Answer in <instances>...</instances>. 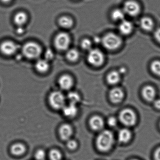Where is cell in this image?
<instances>
[{
    "label": "cell",
    "mask_w": 160,
    "mask_h": 160,
    "mask_svg": "<svg viewBox=\"0 0 160 160\" xmlns=\"http://www.w3.org/2000/svg\"><path fill=\"white\" fill-rule=\"evenodd\" d=\"M150 68L155 75L160 77V61L157 60L152 62Z\"/></svg>",
    "instance_id": "cell-27"
},
{
    "label": "cell",
    "mask_w": 160,
    "mask_h": 160,
    "mask_svg": "<svg viewBox=\"0 0 160 160\" xmlns=\"http://www.w3.org/2000/svg\"><path fill=\"white\" fill-rule=\"evenodd\" d=\"M13 0H0V2L5 5H8L11 3Z\"/></svg>",
    "instance_id": "cell-38"
},
{
    "label": "cell",
    "mask_w": 160,
    "mask_h": 160,
    "mask_svg": "<svg viewBox=\"0 0 160 160\" xmlns=\"http://www.w3.org/2000/svg\"><path fill=\"white\" fill-rule=\"evenodd\" d=\"M119 119L123 125L132 127L136 123L137 117L134 111L130 109H125L119 113Z\"/></svg>",
    "instance_id": "cell-6"
},
{
    "label": "cell",
    "mask_w": 160,
    "mask_h": 160,
    "mask_svg": "<svg viewBox=\"0 0 160 160\" xmlns=\"http://www.w3.org/2000/svg\"><path fill=\"white\" fill-rule=\"evenodd\" d=\"M154 106L156 107L157 109L160 110V99L156 100L154 102Z\"/></svg>",
    "instance_id": "cell-37"
},
{
    "label": "cell",
    "mask_w": 160,
    "mask_h": 160,
    "mask_svg": "<svg viewBox=\"0 0 160 160\" xmlns=\"http://www.w3.org/2000/svg\"><path fill=\"white\" fill-rule=\"evenodd\" d=\"M59 84L62 89L64 90H69L73 87L74 80L69 75H63L59 78Z\"/></svg>",
    "instance_id": "cell-11"
},
{
    "label": "cell",
    "mask_w": 160,
    "mask_h": 160,
    "mask_svg": "<svg viewBox=\"0 0 160 160\" xmlns=\"http://www.w3.org/2000/svg\"><path fill=\"white\" fill-rule=\"evenodd\" d=\"M62 155L59 150L52 149L50 152L49 158L50 160H61Z\"/></svg>",
    "instance_id": "cell-28"
},
{
    "label": "cell",
    "mask_w": 160,
    "mask_h": 160,
    "mask_svg": "<svg viewBox=\"0 0 160 160\" xmlns=\"http://www.w3.org/2000/svg\"><path fill=\"white\" fill-rule=\"evenodd\" d=\"M118 71H113L109 73L107 77L108 83L111 85H115L118 83L121 79V76Z\"/></svg>",
    "instance_id": "cell-21"
},
{
    "label": "cell",
    "mask_w": 160,
    "mask_h": 160,
    "mask_svg": "<svg viewBox=\"0 0 160 160\" xmlns=\"http://www.w3.org/2000/svg\"><path fill=\"white\" fill-rule=\"evenodd\" d=\"M16 32H17V33L20 34H22L24 32V29H23L22 26H18Z\"/></svg>",
    "instance_id": "cell-36"
},
{
    "label": "cell",
    "mask_w": 160,
    "mask_h": 160,
    "mask_svg": "<svg viewBox=\"0 0 160 160\" xmlns=\"http://www.w3.org/2000/svg\"><path fill=\"white\" fill-rule=\"evenodd\" d=\"M92 43L88 39H84L81 42V47L84 50L89 51L92 49Z\"/></svg>",
    "instance_id": "cell-29"
},
{
    "label": "cell",
    "mask_w": 160,
    "mask_h": 160,
    "mask_svg": "<svg viewBox=\"0 0 160 160\" xmlns=\"http://www.w3.org/2000/svg\"><path fill=\"white\" fill-rule=\"evenodd\" d=\"M118 72L120 73V75L121 74H125L126 72V69L125 68L122 67L119 69Z\"/></svg>",
    "instance_id": "cell-40"
},
{
    "label": "cell",
    "mask_w": 160,
    "mask_h": 160,
    "mask_svg": "<svg viewBox=\"0 0 160 160\" xmlns=\"http://www.w3.org/2000/svg\"><path fill=\"white\" fill-rule=\"evenodd\" d=\"M125 94L124 91L119 88H115L110 91L109 94L110 100L114 103L121 102L124 99Z\"/></svg>",
    "instance_id": "cell-10"
},
{
    "label": "cell",
    "mask_w": 160,
    "mask_h": 160,
    "mask_svg": "<svg viewBox=\"0 0 160 160\" xmlns=\"http://www.w3.org/2000/svg\"><path fill=\"white\" fill-rule=\"evenodd\" d=\"M68 99L69 101V103L77 104L81 100V97L79 94L75 91H71L68 94Z\"/></svg>",
    "instance_id": "cell-26"
},
{
    "label": "cell",
    "mask_w": 160,
    "mask_h": 160,
    "mask_svg": "<svg viewBox=\"0 0 160 160\" xmlns=\"http://www.w3.org/2000/svg\"><path fill=\"white\" fill-rule=\"evenodd\" d=\"M142 93L143 98L147 101H153L156 98V89L151 86L148 85L144 87Z\"/></svg>",
    "instance_id": "cell-13"
},
{
    "label": "cell",
    "mask_w": 160,
    "mask_h": 160,
    "mask_svg": "<svg viewBox=\"0 0 160 160\" xmlns=\"http://www.w3.org/2000/svg\"><path fill=\"white\" fill-rule=\"evenodd\" d=\"M123 10L125 14L131 17H136L141 12V6L136 1L128 0L124 3Z\"/></svg>",
    "instance_id": "cell-8"
},
{
    "label": "cell",
    "mask_w": 160,
    "mask_h": 160,
    "mask_svg": "<svg viewBox=\"0 0 160 160\" xmlns=\"http://www.w3.org/2000/svg\"><path fill=\"white\" fill-rule=\"evenodd\" d=\"M42 52V48L40 45L35 42H28L22 48L23 55L29 59H37L41 55Z\"/></svg>",
    "instance_id": "cell-3"
},
{
    "label": "cell",
    "mask_w": 160,
    "mask_h": 160,
    "mask_svg": "<svg viewBox=\"0 0 160 160\" xmlns=\"http://www.w3.org/2000/svg\"><path fill=\"white\" fill-rule=\"evenodd\" d=\"M79 57V52L76 49H70L66 53L67 59L70 62H76L78 60Z\"/></svg>",
    "instance_id": "cell-23"
},
{
    "label": "cell",
    "mask_w": 160,
    "mask_h": 160,
    "mask_svg": "<svg viewBox=\"0 0 160 160\" xmlns=\"http://www.w3.org/2000/svg\"><path fill=\"white\" fill-rule=\"evenodd\" d=\"M113 143V135L109 130L102 132L98 136L96 141L97 148L102 152L109 151L112 148Z\"/></svg>",
    "instance_id": "cell-1"
},
{
    "label": "cell",
    "mask_w": 160,
    "mask_h": 160,
    "mask_svg": "<svg viewBox=\"0 0 160 160\" xmlns=\"http://www.w3.org/2000/svg\"><path fill=\"white\" fill-rule=\"evenodd\" d=\"M101 43L106 49L115 50L120 48L122 41L119 36L113 33H109L103 37Z\"/></svg>",
    "instance_id": "cell-2"
},
{
    "label": "cell",
    "mask_w": 160,
    "mask_h": 160,
    "mask_svg": "<svg viewBox=\"0 0 160 160\" xmlns=\"http://www.w3.org/2000/svg\"><path fill=\"white\" fill-rule=\"evenodd\" d=\"M49 102L53 109H62L65 105L66 98L61 91H53L49 97Z\"/></svg>",
    "instance_id": "cell-4"
},
{
    "label": "cell",
    "mask_w": 160,
    "mask_h": 160,
    "mask_svg": "<svg viewBox=\"0 0 160 160\" xmlns=\"http://www.w3.org/2000/svg\"></svg>",
    "instance_id": "cell-41"
},
{
    "label": "cell",
    "mask_w": 160,
    "mask_h": 160,
    "mask_svg": "<svg viewBox=\"0 0 160 160\" xmlns=\"http://www.w3.org/2000/svg\"><path fill=\"white\" fill-rule=\"evenodd\" d=\"M71 38L68 34L60 32L56 36L54 39L55 48L60 51L66 50L70 46Z\"/></svg>",
    "instance_id": "cell-7"
},
{
    "label": "cell",
    "mask_w": 160,
    "mask_h": 160,
    "mask_svg": "<svg viewBox=\"0 0 160 160\" xmlns=\"http://www.w3.org/2000/svg\"></svg>",
    "instance_id": "cell-42"
},
{
    "label": "cell",
    "mask_w": 160,
    "mask_h": 160,
    "mask_svg": "<svg viewBox=\"0 0 160 160\" xmlns=\"http://www.w3.org/2000/svg\"><path fill=\"white\" fill-rule=\"evenodd\" d=\"M89 125L94 131H99L104 127V123L102 118L98 116L92 117L89 120Z\"/></svg>",
    "instance_id": "cell-14"
},
{
    "label": "cell",
    "mask_w": 160,
    "mask_h": 160,
    "mask_svg": "<svg viewBox=\"0 0 160 160\" xmlns=\"http://www.w3.org/2000/svg\"><path fill=\"white\" fill-rule=\"evenodd\" d=\"M107 123L109 126L111 127H114L117 124V120L114 117H111L108 118Z\"/></svg>",
    "instance_id": "cell-33"
},
{
    "label": "cell",
    "mask_w": 160,
    "mask_h": 160,
    "mask_svg": "<svg viewBox=\"0 0 160 160\" xmlns=\"http://www.w3.org/2000/svg\"><path fill=\"white\" fill-rule=\"evenodd\" d=\"M88 62L91 65L99 67L103 63L105 60L104 54L99 49H91L88 51L87 56Z\"/></svg>",
    "instance_id": "cell-5"
},
{
    "label": "cell",
    "mask_w": 160,
    "mask_h": 160,
    "mask_svg": "<svg viewBox=\"0 0 160 160\" xmlns=\"http://www.w3.org/2000/svg\"><path fill=\"white\" fill-rule=\"evenodd\" d=\"M67 147L70 150H75L78 147V143L74 140H69L68 142Z\"/></svg>",
    "instance_id": "cell-32"
},
{
    "label": "cell",
    "mask_w": 160,
    "mask_h": 160,
    "mask_svg": "<svg viewBox=\"0 0 160 160\" xmlns=\"http://www.w3.org/2000/svg\"><path fill=\"white\" fill-rule=\"evenodd\" d=\"M36 70L39 73H44L48 72L50 68L49 61L46 59H40L35 64Z\"/></svg>",
    "instance_id": "cell-19"
},
{
    "label": "cell",
    "mask_w": 160,
    "mask_h": 160,
    "mask_svg": "<svg viewBox=\"0 0 160 160\" xmlns=\"http://www.w3.org/2000/svg\"><path fill=\"white\" fill-rule=\"evenodd\" d=\"M28 20V15L23 11H18L14 14L13 21L17 26H23Z\"/></svg>",
    "instance_id": "cell-12"
},
{
    "label": "cell",
    "mask_w": 160,
    "mask_h": 160,
    "mask_svg": "<svg viewBox=\"0 0 160 160\" xmlns=\"http://www.w3.org/2000/svg\"><path fill=\"white\" fill-rule=\"evenodd\" d=\"M59 23L61 27L68 29L71 28L73 26L74 22L71 18L67 16H63L59 19Z\"/></svg>",
    "instance_id": "cell-24"
},
{
    "label": "cell",
    "mask_w": 160,
    "mask_h": 160,
    "mask_svg": "<svg viewBox=\"0 0 160 160\" xmlns=\"http://www.w3.org/2000/svg\"><path fill=\"white\" fill-rule=\"evenodd\" d=\"M125 14L124 10L120 9H116L112 12V18L113 20L122 21L125 18Z\"/></svg>",
    "instance_id": "cell-25"
},
{
    "label": "cell",
    "mask_w": 160,
    "mask_h": 160,
    "mask_svg": "<svg viewBox=\"0 0 160 160\" xmlns=\"http://www.w3.org/2000/svg\"><path fill=\"white\" fill-rule=\"evenodd\" d=\"M18 50V46L11 41H6L2 42L0 46L1 52L5 55H13Z\"/></svg>",
    "instance_id": "cell-9"
},
{
    "label": "cell",
    "mask_w": 160,
    "mask_h": 160,
    "mask_svg": "<svg viewBox=\"0 0 160 160\" xmlns=\"http://www.w3.org/2000/svg\"><path fill=\"white\" fill-rule=\"evenodd\" d=\"M119 31L122 34L128 35L132 32L133 26L131 22L123 20L119 25Z\"/></svg>",
    "instance_id": "cell-17"
},
{
    "label": "cell",
    "mask_w": 160,
    "mask_h": 160,
    "mask_svg": "<svg viewBox=\"0 0 160 160\" xmlns=\"http://www.w3.org/2000/svg\"><path fill=\"white\" fill-rule=\"evenodd\" d=\"M26 148L22 144L16 143L13 145L11 148V152L15 156H20L25 152Z\"/></svg>",
    "instance_id": "cell-22"
},
{
    "label": "cell",
    "mask_w": 160,
    "mask_h": 160,
    "mask_svg": "<svg viewBox=\"0 0 160 160\" xmlns=\"http://www.w3.org/2000/svg\"><path fill=\"white\" fill-rule=\"evenodd\" d=\"M155 38L160 44V28L157 29L154 34Z\"/></svg>",
    "instance_id": "cell-34"
},
{
    "label": "cell",
    "mask_w": 160,
    "mask_h": 160,
    "mask_svg": "<svg viewBox=\"0 0 160 160\" xmlns=\"http://www.w3.org/2000/svg\"><path fill=\"white\" fill-rule=\"evenodd\" d=\"M64 115L67 117H75L77 116L78 113V108L77 104L74 103H69L68 105H65L62 109Z\"/></svg>",
    "instance_id": "cell-15"
},
{
    "label": "cell",
    "mask_w": 160,
    "mask_h": 160,
    "mask_svg": "<svg viewBox=\"0 0 160 160\" xmlns=\"http://www.w3.org/2000/svg\"><path fill=\"white\" fill-rule=\"evenodd\" d=\"M132 137L131 132L127 129H123L118 132V139L120 142L126 143L128 142Z\"/></svg>",
    "instance_id": "cell-20"
},
{
    "label": "cell",
    "mask_w": 160,
    "mask_h": 160,
    "mask_svg": "<svg viewBox=\"0 0 160 160\" xmlns=\"http://www.w3.org/2000/svg\"><path fill=\"white\" fill-rule=\"evenodd\" d=\"M140 26L144 31L150 32L154 27V22L152 18L149 17H143L140 20Z\"/></svg>",
    "instance_id": "cell-18"
},
{
    "label": "cell",
    "mask_w": 160,
    "mask_h": 160,
    "mask_svg": "<svg viewBox=\"0 0 160 160\" xmlns=\"http://www.w3.org/2000/svg\"><path fill=\"white\" fill-rule=\"evenodd\" d=\"M45 59L47 61H49L52 60L54 57V54L53 52L51 49L47 50L45 53Z\"/></svg>",
    "instance_id": "cell-31"
},
{
    "label": "cell",
    "mask_w": 160,
    "mask_h": 160,
    "mask_svg": "<svg viewBox=\"0 0 160 160\" xmlns=\"http://www.w3.org/2000/svg\"><path fill=\"white\" fill-rule=\"evenodd\" d=\"M94 41L95 43H97V44H99V43H101L102 39L98 37H97L94 38Z\"/></svg>",
    "instance_id": "cell-39"
},
{
    "label": "cell",
    "mask_w": 160,
    "mask_h": 160,
    "mask_svg": "<svg viewBox=\"0 0 160 160\" xmlns=\"http://www.w3.org/2000/svg\"><path fill=\"white\" fill-rule=\"evenodd\" d=\"M35 156L37 160H44L46 157V153L43 149H39L37 151Z\"/></svg>",
    "instance_id": "cell-30"
},
{
    "label": "cell",
    "mask_w": 160,
    "mask_h": 160,
    "mask_svg": "<svg viewBox=\"0 0 160 160\" xmlns=\"http://www.w3.org/2000/svg\"><path fill=\"white\" fill-rule=\"evenodd\" d=\"M155 160H160V148H158L156 152L155 153Z\"/></svg>",
    "instance_id": "cell-35"
},
{
    "label": "cell",
    "mask_w": 160,
    "mask_h": 160,
    "mask_svg": "<svg viewBox=\"0 0 160 160\" xmlns=\"http://www.w3.org/2000/svg\"><path fill=\"white\" fill-rule=\"evenodd\" d=\"M60 137L62 140H69L73 133L72 127L69 124H63L59 129Z\"/></svg>",
    "instance_id": "cell-16"
}]
</instances>
